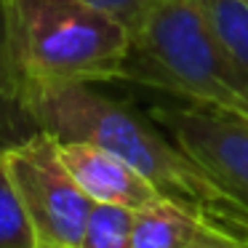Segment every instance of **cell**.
Here are the masks:
<instances>
[{"label":"cell","mask_w":248,"mask_h":248,"mask_svg":"<svg viewBox=\"0 0 248 248\" xmlns=\"http://www.w3.org/2000/svg\"><path fill=\"white\" fill-rule=\"evenodd\" d=\"M30 109L40 131L59 141H93L115 152L166 200L187 205L248 240V211L152 115L107 96L91 83L40 88L30 96Z\"/></svg>","instance_id":"obj_1"},{"label":"cell","mask_w":248,"mask_h":248,"mask_svg":"<svg viewBox=\"0 0 248 248\" xmlns=\"http://www.w3.org/2000/svg\"><path fill=\"white\" fill-rule=\"evenodd\" d=\"M128 32L120 80L248 118V80L211 35L198 0H155Z\"/></svg>","instance_id":"obj_2"},{"label":"cell","mask_w":248,"mask_h":248,"mask_svg":"<svg viewBox=\"0 0 248 248\" xmlns=\"http://www.w3.org/2000/svg\"><path fill=\"white\" fill-rule=\"evenodd\" d=\"M8 40L24 96L64 83L120 80L131 32L80 0H6Z\"/></svg>","instance_id":"obj_3"},{"label":"cell","mask_w":248,"mask_h":248,"mask_svg":"<svg viewBox=\"0 0 248 248\" xmlns=\"http://www.w3.org/2000/svg\"><path fill=\"white\" fill-rule=\"evenodd\" d=\"M6 160L32 227L35 248H80L93 200L67 171L59 139L38 131L6 150Z\"/></svg>","instance_id":"obj_4"},{"label":"cell","mask_w":248,"mask_h":248,"mask_svg":"<svg viewBox=\"0 0 248 248\" xmlns=\"http://www.w3.org/2000/svg\"><path fill=\"white\" fill-rule=\"evenodd\" d=\"M150 115L248 211V118L176 99Z\"/></svg>","instance_id":"obj_5"},{"label":"cell","mask_w":248,"mask_h":248,"mask_svg":"<svg viewBox=\"0 0 248 248\" xmlns=\"http://www.w3.org/2000/svg\"><path fill=\"white\" fill-rule=\"evenodd\" d=\"M59 155L93 203L139 211L163 198L134 166L93 141H59Z\"/></svg>","instance_id":"obj_6"},{"label":"cell","mask_w":248,"mask_h":248,"mask_svg":"<svg viewBox=\"0 0 248 248\" xmlns=\"http://www.w3.org/2000/svg\"><path fill=\"white\" fill-rule=\"evenodd\" d=\"M216 235L232 232L166 198L134 211V248H192Z\"/></svg>","instance_id":"obj_7"},{"label":"cell","mask_w":248,"mask_h":248,"mask_svg":"<svg viewBox=\"0 0 248 248\" xmlns=\"http://www.w3.org/2000/svg\"><path fill=\"white\" fill-rule=\"evenodd\" d=\"M38 131L40 128L32 118V109L14 67L6 0H0V152L27 141Z\"/></svg>","instance_id":"obj_8"},{"label":"cell","mask_w":248,"mask_h":248,"mask_svg":"<svg viewBox=\"0 0 248 248\" xmlns=\"http://www.w3.org/2000/svg\"><path fill=\"white\" fill-rule=\"evenodd\" d=\"M211 35L248 80V0H198Z\"/></svg>","instance_id":"obj_9"},{"label":"cell","mask_w":248,"mask_h":248,"mask_svg":"<svg viewBox=\"0 0 248 248\" xmlns=\"http://www.w3.org/2000/svg\"><path fill=\"white\" fill-rule=\"evenodd\" d=\"M0 248H35V235L14 184L6 152H0Z\"/></svg>","instance_id":"obj_10"},{"label":"cell","mask_w":248,"mask_h":248,"mask_svg":"<svg viewBox=\"0 0 248 248\" xmlns=\"http://www.w3.org/2000/svg\"><path fill=\"white\" fill-rule=\"evenodd\" d=\"M80 248H134V211L93 203Z\"/></svg>","instance_id":"obj_11"},{"label":"cell","mask_w":248,"mask_h":248,"mask_svg":"<svg viewBox=\"0 0 248 248\" xmlns=\"http://www.w3.org/2000/svg\"><path fill=\"white\" fill-rule=\"evenodd\" d=\"M80 3H88V6L99 8V11L109 14L112 19L123 22L125 27H136L139 19L147 14V8L155 3V0H80Z\"/></svg>","instance_id":"obj_12"},{"label":"cell","mask_w":248,"mask_h":248,"mask_svg":"<svg viewBox=\"0 0 248 248\" xmlns=\"http://www.w3.org/2000/svg\"><path fill=\"white\" fill-rule=\"evenodd\" d=\"M192 248H248L246 237H237V235H216L211 240H203Z\"/></svg>","instance_id":"obj_13"}]
</instances>
